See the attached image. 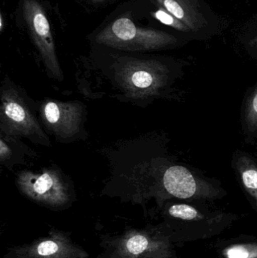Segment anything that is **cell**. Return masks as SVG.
Here are the masks:
<instances>
[{"label":"cell","instance_id":"obj_1","mask_svg":"<svg viewBox=\"0 0 257 258\" xmlns=\"http://www.w3.org/2000/svg\"><path fill=\"white\" fill-rule=\"evenodd\" d=\"M95 41L109 48L129 51H148L173 46L178 39L156 29L137 26L131 18L121 16L99 30Z\"/></svg>","mask_w":257,"mask_h":258},{"label":"cell","instance_id":"obj_2","mask_svg":"<svg viewBox=\"0 0 257 258\" xmlns=\"http://www.w3.org/2000/svg\"><path fill=\"white\" fill-rule=\"evenodd\" d=\"M22 10L27 31L39 51L47 71L56 80H63L51 26L43 7L38 0H24Z\"/></svg>","mask_w":257,"mask_h":258},{"label":"cell","instance_id":"obj_3","mask_svg":"<svg viewBox=\"0 0 257 258\" xmlns=\"http://www.w3.org/2000/svg\"><path fill=\"white\" fill-rule=\"evenodd\" d=\"M18 186L26 197L48 207H63L70 200L64 179L52 170L39 173L23 171L18 176Z\"/></svg>","mask_w":257,"mask_h":258},{"label":"cell","instance_id":"obj_4","mask_svg":"<svg viewBox=\"0 0 257 258\" xmlns=\"http://www.w3.org/2000/svg\"><path fill=\"white\" fill-rule=\"evenodd\" d=\"M1 120L2 127L11 135L33 138L40 144L49 141L28 106L12 88L3 91Z\"/></svg>","mask_w":257,"mask_h":258},{"label":"cell","instance_id":"obj_5","mask_svg":"<svg viewBox=\"0 0 257 258\" xmlns=\"http://www.w3.org/2000/svg\"><path fill=\"white\" fill-rule=\"evenodd\" d=\"M89 253L69 235L53 229L45 237L12 248L5 258H88Z\"/></svg>","mask_w":257,"mask_h":258},{"label":"cell","instance_id":"obj_6","mask_svg":"<svg viewBox=\"0 0 257 258\" xmlns=\"http://www.w3.org/2000/svg\"><path fill=\"white\" fill-rule=\"evenodd\" d=\"M115 256L119 258H170L168 241L144 230H126L113 241Z\"/></svg>","mask_w":257,"mask_h":258},{"label":"cell","instance_id":"obj_7","mask_svg":"<svg viewBox=\"0 0 257 258\" xmlns=\"http://www.w3.org/2000/svg\"><path fill=\"white\" fill-rule=\"evenodd\" d=\"M41 113L45 125L57 136L72 138L79 131L83 107L77 102L47 101L42 106Z\"/></svg>","mask_w":257,"mask_h":258},{"label":"cell","instance_id":"obj_8","mask_svg":"<svg viewBox=\"0 0 257 258\" xmlns=\"http://www.w3.org/2000/svg\"><path fill=\"white\" fill-rule=\"evenodd\" d=\"M164 189L172 197L183 200L214 197L217 192L182 165L169 167L163 176Z\"/></svg>","mask_w":257,"mask_h":258},{"label":"cell","instance_id":"obj_9","mask_svg":"<svg viewBox=\"0 0 257 258\" xmlns=\"http://www.w3.org/2000/svg\"><path fill=\"white\" fill-rule=\"evenodd\" d=\"M165 71L163 65L153 60H131L123 67L128 85L142 93H151L161 87Z\"/></svg>","mask_w":257,"mask_h":258},{"label":"cell","instance_id":"obj_10","mask_svg":"<svg viewBox=\"0 0 257 258\" xmlns=\"http://www.w3.org/2000/svg\"><path fill=\"white\" fill-rule=\"evenodd\" d=\"M156 6L170 12L187 26L191 31H199L206 27L205 17L195 0H152Z\"/></svg>","mask_w":257,"mask_h":258},{"label":"cell","instance_id":"obj_11","mask_svg":"<svg viewBox=\"0 0 257 258\" xmlns=\"http://www.w3.org/2000/svg\"><path fill=\"white\" fill-rule=\"evenodd\" d=\"M235 169L240 182L257 206V165L253 159L240 155L235 159Z\"/></svg>","mask_w":257,"mask_h":258},{"label":"cell","instance_id":"obj_12","mask_svg":"<svg viewBox=\"0 0 257 258\" xmlns=\"http://www.w3.org/2000/svg\"><path fill=\"white\" fill-rule=\"evenodd\" d=\"M222 254L224 258H257V242L229 245Z\"/></svg>","mask_w":257,"mask_h":258},{"label":"cell","instance_id":"obj_13","mask_svg":"<svg viewBox=\"0 0 257 258\" xmlns=\"http://www.w3.org/2000/svg\"><path fill=\"white\" fill-rule=\"evenodd\" d=\"M168 213L173 218L183 221H197L205 218L196 208L187 204L174 205L169 208Z\"/></svg>","mask_w":257,"mask_h":258},{"label":"cell","instance_id":"obj_14","mask_svg":"<svg viewBox=\"0 0 257 258\" xmlns=\"http://www.w3.org/2000/svg\"><path fill=\"white\" fill-rule=\"evenodd\" d=\"M151 15L157 21L161 22V24L167 26V27H172L176 30L182 32H190L191 30L184 24L182 21L174 16L170 12L166 11L163 8L157 6V9L151 12Z\"/></svg>","mask_w":257,"mask_h":258},{"label":"cell","instance_id":"obj_15","mask_svg":"<svg viewBox=\"0 0 257 258\" xmlns=\"http://www.w3.org/2000/svg\"><path fill=\"white\" fill-rule=\"evenodd\" d=\"M244 123L249 132H257V86L252 91L246 102Z\"/></svg>","mask_w":257,"mask_h":258},{"label":"cell","instance_id":"obj_16","mask_svg":"<svg viewBox=\"0 0 257 258\" xmlns=\"http://www.w3.org/2000/svg\"><path fill=\"white\" fill-rule=\"evenodd\" d=\"M10 156V148L3 140H1L0 141V159H1L2 162L6 160Z\"/></svg>","mask_w":257,"mask_h":258},{"label":"cell","instance_id":"obj_17","mask_svg":"<svg viewBox=\"0 0 257 258\" xmlns=\"http://www.w3.org/2000/svg\"><path fill=\"white\" fill-rule=\"evenodd\" d=\"M3 23H4V21H3V15H0V31H3Z\"/></svg>","mask_w":257,"mask_h":258},{"label":"cell","instance_id":"obj_18","mask_svg":"<svg viewBox=\"0 0 257 258\" xmlns=\"http://www.w3.org/2000/svg\"><path fill=\"white\" fill-rule=\"evenodd\" d=\"M91 1L93 2V3H104L108 2L109 0H91Z\"/></svg>","mask_w":257,"mask_h":258},{"label":"cell","instance_id":"obj_19","mask_svg":"<svg viewBox=\"0 0 257 258\" xmlns=\"http://www.w3.org/2000/svg\"><path fill=\"white\" fill-rule=\"evenodd\" d=\"M255 44H256V46L257 48V39H256V42H255Z\"/></svg>","mask_w":257,"mask_h":258},{"label":"cell","instance_id":"obj_20","mask_svg":"<svg viewBox=\"0 0 257 258\" xmlns=\"http://www.w3.org/2000/svg\"><path fill=\"white\" fill-rule=\"evenodd\" d=\"M111 258H119V257H116V256H115V257H111Z\"/></svg>","mask_w":257,"mask_h":258}]
</instances>
